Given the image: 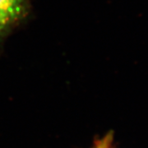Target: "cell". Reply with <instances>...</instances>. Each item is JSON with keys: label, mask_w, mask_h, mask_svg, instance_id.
Segmentation results:
<instances>
[{"label": "cell", "mask_w": 148, "mask_h": 148, "mask_svg": "<svg viewBox=\"0 0 148 148\" xmlns=\"http://www.w3.org/2000/svg\"><path fill=\"white\" fill-rule=\"evenodd\" d=\"M29 0H0V23L8 30L17 27L30 13Z\"/></svg>", "instance_id": "1"}, {"label": "cell", "mask_w": 148, "mask_h": 148, "mask_svg": "<svg viewBox=\"0 0 148 148\" xmlns=\"http://www.w3.org/2000/svg\"><path fill=\"white\" fill-rule=\"evenodd\" d=\"M110 138H105L100 140L92 148H115L112 144Z\"/></svg>", "instance_id": "2"}, {"label": "cell", "mask_w": 148, "mask_h": 148, "mask_svg": "<svg viewBox=\"0 0 148 148\" xmlns=\"http://www.w3.org/2000/svg\"><path fill=\"white\" fill-rule=\"evenodd\" d=\"M8 32V29L6 28L3 24L0 23V40L3 38V36L6 35V33Z\"/></svg>", "instance_id": "3"}]
</instances>
